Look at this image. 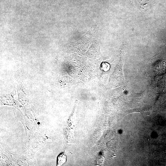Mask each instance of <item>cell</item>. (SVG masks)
<instances>
[{
	"mask_svg": "<svg viewBox=\"0 0 166 166\" xmlns=\"http://www.w3.org/2000/svg\"><path fill=\"white\" fill-rule=\"evenodd\" d=\"M101 67L102 70L105 71L108 70L110 68V65L106 63H102Z\"/></svg>",
	"mask_w": 166,
	"mask_h": 166,
	"instance_id": "2",
	"label": "cell"
},
{
	"mask_svg": "<svg viewBox=\"0 0 166 166\" xmlns=\"http://www.w3.org/2000/svg\"><path fill=\"white\" fill-rule=\"evenodd\" d=\"M66 161V156L64 153L60 155L58 158L57 165L60 166L64 163Z\"/></svg>",
	"mask_w": 166,
	"mask_h": 166,
	"instance_id": "1",
	"label": "cell"
}]
</instances>
